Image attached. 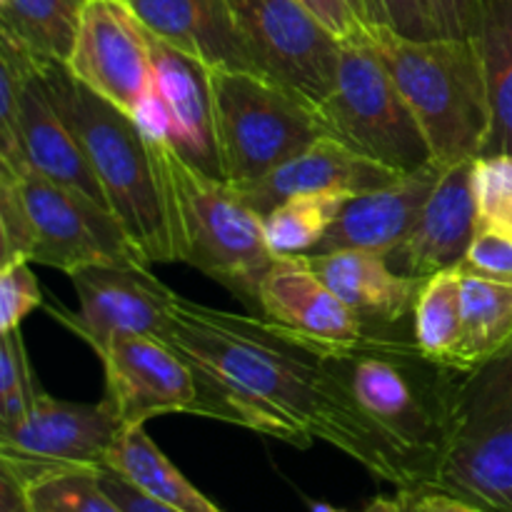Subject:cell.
<instances>
[{
	"label": "cell",
	"instance_id": "obj_1",
	"mask_svg": "<svg viewBox=\"0 0 512 512\" xmlns=\"http://www.w3.org/2000/svg\"><path fill=\"white\" fill-rule=\"evenodd\" d=\"M165 343L195 370L198 415L255 430L295 448L315 440L358 460L400 490H418L408 460L360 413L328 348L263 315H240L175 298Z\"/></svg>",
	"mask_w": 512,
	"mask_h": 512
},
{
	"label": "cell",
	"instance_id": "obj_2",
	"mask_svg": "<svg viewBox=\"0 0 512 512\" xmlns=\"http://www.w3.org/2000/svg\"><path fill=\"white\" fill-rule=\"evenodd\" d=\"M55 110L78 138L110 210L145 263H183L178 220L155 138L133 115L80 83L65 63H43Z\"/></svg>",
	"mask_w": 512,
	"mask_h": 512
},
{
	"label": "cell",
	"instance_id": "obj_3",
	"mask_svg": "<svg viewBox=\"0 0 512 512\" xmlns=\"http://www.w3.org/2000/svg\"><path fill=\"white\" fill-rule=\"evenodd\" d=\"M328 360L360 413L403 453L418 490L433 483L443 435L448 370L420 353L415 340L370 330L353 348H328Z\"/></svg>",
	"mask_w": 512,
	"mask_h": 512
},
{
	"label": "cell",
	"instance_id": "obj_4",
	"mask_svg": "<svg viewBox=\"0 0 512 512\" xmlns=\"http://www.w3.org/2000/svg\"><path fill=\"white\" fill-rule=\"evenodd\" d=\"M375 53L443 168L480 158L490 133L485 65L475 38L415 40L370 28Z\"/></svg>",
	"mask_w": 512,
	"mask_h": 512
},
{
	"label": "cell",
	"instance_id": "obj_5",
	"mask_svg": "<svg viewBox=\"0 0 512 512\" xmlns=\"http://www.w3.org/2000/svg\"><path fill=\"white\" fill-rule=\"evenodd\" d=\"M428 490L488 512H512V338L485 363L448 370Z\"/></svg>",
	"mask_w": 512,
	"mask_h": 512
},
{
	"label": "cell",
	"instance_id": "obj_6",
	"mask_svg": "<svg viewBox=\"0 0 512 512\" xmlns=\"http://www.w3.org/2000/svg\"><path fill=\"white\" fill-rule=\"evenodd\" d=\"M178 220L183 263L213 278L258 315L260 283L278 255L265 238L263 215L228 180L203 173L165 138H155Z\"/></svg>",
	"mask_w": 512,
	"mask_h": 512
},
{
	"label": "cell",
	"instance_id": "obj_7",
	"mask_svg": "<svg viewBox=\"0 0 512 512\" xmlns=\"http://www.w3.org/2000/svg\"><path fill=\"white\" fill-rule=\"evenodd\" d=\"M223 178L235 188L260 183L278 165L330 135L318 105L253 70H210Z\"/></svg>",
	"mask_w": 512,
	"mask_h": 512
},
{
	"label": "cell",
	"instance_id": "obj_8",
	"mask_svg": "<svg viewBox=\"0 0 512 512\" xmlns=\"http://www.w3.org/2000/svg\"><path fill=\"white\" fill-rule=\"evenodd\" d=\"M318 110L330 135L398 173L433 160L413 110L375 53L370 30L343 43L338 78Z\"/></svg>",
	"mask_w": 512,
	"mask_h": 512
},
{
	"label": "cell",
	"instance_id": "obj_9",
	"mask_svg": "<svg viewBox=\"0 0 512 512\" xmlns=\"http://www.w3.org/2000/svg\"><path fill=\"white\" fill-rule=\"evenodd\" d=\"M15 173L33 225L30 263L58 268L68 278L88 265H148L105 205L45 178L33 165Z\"/></svg>",
	"mask_w": 512,
	"mask_h": 512
},
{
	"label": "cell",
	"instance_id": "obj_10",
	"mask_svg": "<svg viewBox=\"0 0 512 512\" xmlns=\"http://www.w3.org/2000/svg\"><path fill=\"white\" fill-rule=\"evenodd\" d=\"M235 23L253 58L268 75L320 105L338 78L343 40L300 0H230Z\"/></svg>",
	"mask_w": 512,
	"mask_h": 512
},
{
	"label": "cell",
	"instance_id": "obj_11",
	"mask_svg": "<svg viewBox=\"0 0 512 512\" xmlns=\"http://www.w3.org/2000/svg\"><path fill=\"white\" fill-rule=\"evenodd\" d=\"M125 425L108 398L68 403L38 390L18 423L0 428V468L20 480L45 470L103 468Z\"/></svg>",
	"mask_w": 512,
	"mask_h": 512
},
{
	"label": "cell",
	"instance_id": "obj_12",
	"mask_svg": "<svg viewBox=\"0 0 512 512\" xmlns=\"http://www.w3.org/2000/svg\"><path fill=\"white\" fill-rule=\"evenodd\" d=\"M68 70L100 98L138 115L153 95L150 30L128 0H88Z\"/></svg>",
	"mask_w": 512,
	"mask_h": 512
},
{
	"label": "cell",
	"instance_id": "obj_13",
	"mask_svg": "<svg viewBox=\"0 0 512 512\" xmlns=\"http://www.w3.org/2000/svg\"><path fill=\"white\" fill-rule=\"evenodd\" d=\"M70 280L80 300L78 313L63 308H50V313L78 333L98 358L123 335H148L165 343L178 295L150 275L148 265H88Z\"/></svg>",
	"mask_w": 512,
	"mask_h": 512
},
{
	"label": "cell",
	"instance_id": "obj_14",
	"mask_svg": "<svg viewBox=\"0 0 512 512\" xmlns=\"http://www.w3.org/2000/svg\"><path fill=\"white\" fill-rule=\"evenodd\" d=\"M105 398L115 405L125 428L145 425L158 415L193 413L200 408V388L188 360L168 343L148 335H123L108 345Z\"/></svg>",
	"mask_w": 512,
	"mask_h": 512
},
{
	"label": "cell",
	"instance_id": "obj_15",
	"mask_svg": "<svg viewBox=\"0 0 512 512\" xmlns=\"http://www.w3.org/2000/svg\"><path fill=\"white\" fill-rule=\"evenodd\" d=\"M153 45V100L165 120V140L183 160L223 178L210 68L150 33ZM225 180V178H223Z\"/></svg>",
	"mask_w": 512,
	"mask_h": 512
},
{
	"label": "cell",
	"instance_id": "obj_16",
	"mask_svg": "<svg viewBox=\"0 0 512 512\" xmlns=\"http://www.w3.org/2000/svg\"><path fill=\"white\" fill-rule=\"evenodd\" d=\"M258 315L325 348H353L370 333L305 255L278 258L260 283Z\"/></svg>",
	"mask_w": 512,
	"mask_h": 512
},
{
	"label": "cell",
	"instance_id": "obj_17",
	"mask_svg": "<svg viewBox=\"0 0 512 512\" xmlns=\"http://www.w3.org/2000/svg\"><path fill=\"white\" fill-rule=\"evenodd\" d=\"M440 175H443V165L430 160L423 168L403 173L385 188L350 198L328 235L308 255L365 250V253L390 258L410 235Z\"/></svg>",
	"mask_w": 512,
	"mask_h": 512
},
{
	"label": "cell",
	"instance_id": "obj_18",
	"mask_svg": "<svg viewBox=\"0 0 512 512\" xmlns=\"http://www.w3.org/2000/svg\"><path fill=\"white\" fill-rule=\"evenodd\" d=\"M473 160L443 168L438 185L425 200L405 243L388 258L398 273L430 278L440 270L458 268L475 238Z\"/></svg>",
	"mask_w": 512,
	"mask_h": 512
},
{
	"label": "cell",
	"instance_id": "obj_19",
	"mask_svg": "<svg viewBox=\"0 0 512 512\" xmlns=\"http://www.w3.org/2000/svg\"><path fill=\"white\" fill-rule=\"evenodd\" d=\"M403 173L368 158L360 150L350 148L335 135H320L318 140L285 160L283 165L265 175L260 183L238 188L240 195L258 210L268 215L275 205L293 195L305 193H350L363 195L370 190L395 183Z\"/></svg>",
	"mask_w": 512,
	"mask_h": 512
},
{
	"label": "cell",
	"instance_id": "obj_20",
	"mask_svg": "<svg viewBox=\"0 0 512 512\" xmlns=\"http://www.w3.org/2000/svg\"><path fill=\"white\" fill-rule=\"evenodd\" d=\"M145 28L205 68L253 70L230 0H128Z\"/></svg>",
	"mask_w": 512,
	"mask_h": 512
},
{
	"label": "cell",
	"instance_id": "obj_21",
	"mask_svg": "<svg viewBox=\"0 0 512 512\" xmlns=\"http://www.w3.org/2000/svg\"><path fill=\"white\" fill-rule=\"evenodd\" d=\"M328 288L363 318L370 330H388L413 313L423 280L398 273L388 258L365 250L305 255Z\"/></svg>",
	"mask_w": 512,
	"mask_h": 512
},
{
	"label": "cell",
	"instance_id": "obj_22",
	"mask_svg": "<svg viewBox=\"0 0 512 512\" xmlns=\"http://www.w3.org/2000/svg\"><path fill=\"white\" fill-rule=\"evenodd\" d=\"M20 145H23L28 165H33L38 173L65 188L88 195L110 210L78 138L55 110L50 90L43 80V65L30 75L23 88V98H20Z\"/></svg>",
	"mask_w": 512,
	"mask_h": 512
},
{
	"label": "cell",
	"instance_id": "obj_23",
	"mask_svg": "<svg viewBox=\"0 0 512 512\" xmlns=\"http://www.w3.org/2000/svg\"><path fill=\"white\" fill-rule=\"evenodd\" d=\"M103 468H113L150 498L180 512H223L165 458L145 433V425L123 430Z\"/></svg>",
	"mask_w": 512,
	"mask_h": 512
},
{
	"label": "cell",
	"instance_id": "obj_24",
	"mask_svg": "<svg viewBox=\"0 0 512 512\" xmlns=\"http://www.w3.org/2000/svg\"><path fill=\"white\" fill-rule=\"evenodd\" d=\"M460 268V265H458ZM463 273V338L450 368L470 370L493 358L512 338V280L485 278V275Z\"/></svg>",
	"mask_w": 512,
	"mask_h": 512
},
{
	"label": "cell",
	"instance_id": "obj_25",
	"mask_svg": "<svg viewBox=\"0 0 512 512\" xmlns=\"http://www.w3.org/2000/svg\"><path fill=\"white\" fill-rule=\"evenodd\" d=\"M475 40L490 100V133L480 155H512V0H483Z\"/></svg>",
	"mask_w": 512,
	"mask_h": 512
},
{
	"label": "cell",
	"instance_id": "obj_26",
	"mask_svg": "<svg viewBox=\"0 0 512 512\" xmlns=\"http://www.w3.org/2000/svg\"><path fill=\"white\" fill-rule=\"evenodd\" d=\"M88 0H0V30L43 63H68Z\"/></svg>",
	"mask_w": 512,
	"mask_h": 512
},
{
	"label": "cell",
	"instance_id": "obj_27",
	"mask_svg": "<svg viewBox=\"0 0 512 512\" xmlns=\"http://www.w3.org/2000/svg\"><path fill=\"white\" fill-rule=\"evenodd\" d=\"M463 273L460 268L440 270L420 285L413 308V340L433 363L450 368L463 338Z\"/></svg>",
	"mask_w": 512,
	"mask_h": 512
},
{
	"label": "cell",
	"instance_id": "obj_28",
	"mask_svg": "<svg viewBox=\"0 0 512 512\" xmlns=\"http://www.w3.org/2000/svg\"><path fill=\"white\" fill-rule=\"evenodd\" d=\"M350 193H305L275 205L263 218L265 238L278 258L308 255L343 213Z\"/></svg>",
	"mask_w": 512,
	"mask_h": 512
},
{
	"label": "cell",
	"instance_id": "obj_29",
	"mask_svg": "<svg viewBox=\"0 0 512 512\" xmlns=\"http://www.w3.org/2000/svg\"><path fill=\"white\" fill-rule=\"evenodd\" d=\"M40 65L43 60L0 30V168L20 170L28 165L20 145V98Z\"/></svg>",
	"mask_w": 512,
	"mask_h": 512
},
{
	"label": "cell",
	"instance_id": "obj_30",
	"mask_svg": "<svg viewBox=\"0 0 512 512\" xmlns=\"http://www.w3.org/2000/svg\"><path fill=\"white\" fill-rule=\"evenodd\" d=\"M98 473L100 468H63L15 478L28 488L33 512H125L105 493Z\"/></svg>",
	"mask_w": 512,
	"mask_h": 512
},
{
	"label": "cell",
	"instance_id": "obj_31",
	"mask_svg": "<svg viewBox=\"0 0 512 512\" xmlns=\"http://www.w3.org/2000/svg\"><path fill=\"white\" fill-rule=\"evenodd\" d=\"M475 230L512 238V155H480L473 160Z\"/></svg>",
	"mask_w": 512,
	"mask_h": 512
},
{
	"label": "cell",
	"instance_id": "obj_32",
	"mask_svg": "<svg viewBox=\"0 0 512 512\" xmlns=\"http://www.w3.org/2000/svg\"><path fill=\"white\" fill-rule=\"evenodd\" d=\"M38 390L20 328L0 330V428L18 423L35 403Z\"/></svg>",
	"mask_w": 512,
	"mask_h": 512
},
{
	"label": "cell",
	"instance_id": "obj_33",
	"mask_svg": "<svg viewBox=\"0 0 512 512\" xmlns=\"http://www.w3.org/2000/svg\"><path fill=\"white\" fill-rule=\"evenodd\" d=\"M33 243L28 205L15 170L0 168V260H28Z\"/></svg>",
	"mask_w": 512,
	"mask_h": 512
},
{
	"label": "cell",
	"instance_id": "obj_34",
	"mask_svg": "<svg viewBox=\"0 0 512 512\" xmlns=\"http://www.w3.org/2000/svg\"><path fill=\"white\" fill-rule=\"evenodd\" d=\"M365 23L415 40L440 38L430 0H363Z\"/></svg>",
	"mask_w": 512,
	"mask_h": 512
},
{
	"label": "cell",
	"instance_id": "obj_35",
	"mask_svg": "<svg viewBox=\"0 0 512 512\" xmlns=\"http://www.w3.org/2000/svg\"><path fill=\"white\" fill-rule=\"evenodd\" d=\"M40 305H43V290L30 270V260L3 263V270H0V330L20 328V323Z\"/></svg>",
	"mask_w": 512,
	"mask_h": 512
},
{
	"label": "cell",
	"instance_id": "obj_36",
	"mask_svg": "<svg viewBox=\"0 0 512 512\" xmlns=\"http://www.w3.org/2000/svg\"><path fill=\"white\" fill-rule=\"evenodd\" d=\"M460 268L485 278L512 280V238L490 230H475V238Z\"/></svg>",
	"mask_w": 512,
	"mask_h": 512
},
{
	"label": "cell",
	"instance_id": "obj_37",
	"mask_svg": "<svg viewBox=\"0 0 512 512\" xmlns=\"http://www.w3.org/2000/svg\"><path fill=\"white\" fill-rule=\"evenodd\" d=\"M430 13L440 38H475L483 0H430Z\"/></svg>",
	"mask_w": 512,
	"mask_h": 512
},
{
	"label": "cell",
	"instance_id": "obj_38",
	"mask_svg": "<svg viewBox=\"0 0 512 512\" xmlns=\"http://www.w3.org/2000/svg\"><path fill=\"white\" fill-rule=\"evenodd\" d=\"M300 3L308 10H313L343 43L368 35L370 25L345 0H300Z\"/></svg>",
	"mask_w": 512,
	"mask_h": 512
},
{
	"label": "cell",
	"instance_id": "obj_39",
	"mask_svg": "<svg viewBox=\"0 0 512 512\" xmlns=\"http://www.w3.org/2000/svg\"><path fill=\"white\" fill-rule=\"evenodd\" d=\"M100 485L105 488V493L115 500L125 512H180L170 505L160 503V500L150 498L148 493H143L140 488H135L128 478H123L120 473H115L113 468H100Z\"/></svg>",
	"mask_w": 512,
	"mask_h": 512
},
{
	"label": "cell",
	"instance_id": "obj_40",
	"mask_svg": "<svg viewBox=\"0 0 512 512\" xmlns=\"http://www.w3.org/2000/svg\"><path fill=\"white\" fill-rule=\"evenodd\" d=\"M400 495H403L410 508L418 512H488L463 503L458 498H450L445 493H438V490H400Z\"/></svg>",
	"mask_w": 512,
	"mask_h": 512
},
{
	"label": "cell",
	"instance_id": "obj_41",
	"mask_svg": "<svg viewBox=\"0 0 512 512\" xmlns=\"http://www.w3.org/2000/svg\"><path fill=\"white\" fill-rule=\"evenodd\" d=\"M0 512H33L28 488L5 468H0Z\"/></svg>",
	"mask_w": 512,
	"mask_h": 512
},
{
	"label": "cell",
	"instance_id": "obj_42",
	"mask_svg": "<svg viewBox=\"0 0 512 512\" xmlns=\"http://www.w3.org/2000/svg\"><path fill=\"white\" fill-rule=\"evenodd\" d=\"M315 512H340V510L328 508V505H318ZM363 512H410V510L408 505H405L403 495H400V498H375Z\"/></svg>",
	"mask_w": 512,
	"mask_h": 512
},
{
	"label": "cell",
	"instance_id": "obj_43",
	"mask_svg": "<svg viewBox=\"0 0 512 512\" xmlns=\"http://www.w3.org/2000/svg\"><path fill=\"white\" fill-rule=\"evenodd\" d=\"M345 3H348V5H350V8H353V10H355V13H358V15H360V18H363V20H365V13H363V0H345Z\"/></svg>",
	"mask_w": 512,
	"mask_h": 512
},
{
	"label": "cell",
	"instance_id": "obj_44",
	"mask_svg": "<svg viewBox=\"0 0 512 512\" xmlns=\"http://www.w3.org/2000/svg\"><path fill=\"white\" fill-rule=\"evenodd\" d=\"M403 500H405V498H403ZM405 505H408V503H405ZM408 510H410V512H418V510H413V508H410V505H408Z\"/></svg>",
	"mask_w": 512,
	"mask_h": 512
}]
</instances>
